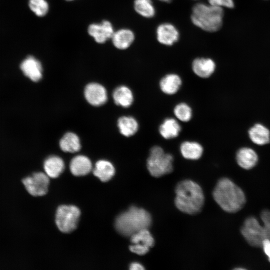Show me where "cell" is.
<instances>
[{
	"mask_svg": "<svg viewBox=\"0 0 270 270\" xmlns=\"http://www.w3.org/2000/svg\"><path fill=\"white\" fill-rule=\"evenodd\" d=\"M130 270H144V268L140 264L134 262L130 264Z\"/></svg>",
	"mask_w": 270,
	"mask_h": 270,
	"instance_id": "obj_33",
	"label": "cell"
},
{
	"mask_svg": "<svg viewBox=\"0 0 270 270\" xmlns=\"http://www.w3.org/2000/svg\"><path fill=\"white\" fill-rule=\"evenodd\" d=\"M182 157L189 160H198L203 154L204 149L201 144L194 140H184L180 145Z\"/></svg>",
	"mask_w": 270,
	"mask_h": 270,
	"instance_id": "obj_17",
	"label": "cell"
},
{
	"mask_svg": "<svg viewBox=\"0 0 270 270\" xmlns=\"http://www.w3.org/2000/svg\"><path fill=\"white\" fill-rule=\"evenodd\" d=\"M44 168L46 174L50 178H56L64 171V164L60 158L52 156L44 160Z\"/></svg>",
	"mask_w": 270,
	"mask_h": 270,
	"instance_id": "obj_24",
	"label": "cell"
},
{
	"mask_svg": "<svg viewBox=\"0 0 270 270\" xmlns=\"http://www.w3.org/2000/svg\"><path fill=\"white\" fill-rule=\"evenodd\" d=\"M30 10L37 16H44L48 11V4L46 0H29Z\"/></svg>",
	"mask_w": 270,
	"mask_h": 270,
	"instance_id": "obj_29",
	"label": "cell"
},
{
	"mask_svg": "<svg viewBox=\"0 0 270 270\" xmlns=\"http://www.w3.org/2000/svg\"><path fill=\"white\" fill-rule=\"evenodd\" d=\"M176 118L184 122H190L192 118V110L191 106L185 102L177 104L173 109Z\"/></svg>",
	"mask_w": 270,
	"mask_h": 270,
	"instance_id": "obj_28",
	"label": "cell"
},
{
	"mask_svg": "<svg viewBox=\"0 0 270 270\" xmlns=\"http://www.w3.org/2000/svg\"><path fill=\"white\" fill-rule=\"evenodd\" d=\"M112 98L114 103L124 108L130 107L134 102V96L132 90L127 86H120L114 91Z\"/></svg>",
	"mask_w": 270,
	"mask_h": 270,
	"instance_id": "obj_20",
	"label": "cell"
},
{
	"mask_svg": "<svg viewBox=\"0 0 270 270\" xmlns=\"http://www.w3.org/2000/svg\"><path fill=\"white\" fill-rule=\"evenodd\" d=\"M173 156L160 146H152L146 160V167L151 176L159 178L173 170Z\"/></svg>",
	"mask_w": 270,
	"mask_h": 270,
	"instance_id": "obj_5",
	"label": "cell"
},
{
	"mask_svg": "<svg viewBox=\"0 0 270 270\" xmlns=\"http://www.w3.org/2000/svg\"><path fill=\"white\" fill-rule=\"evenodd\" d=\"M208 2L211 5L221 8H230L234 6L233 0H208Z\"/></svg>",
	"mask_w": 270,
	"mask_h": 270,
	"instance_id": "obj_30",
	"label": "cell"
},
{
	"mask_svg": "<svg viewBox=\"0 0 270 270\" xmlns=\"http://www.w3.org/2000/svg\"><path fill=\"white\" fill-rule=\"evenodd\" d=\"M135 38L134 32L130 29L121 28L114 32L111 40L118 49L124 50L128 48Z\"/></svg>",
	"mask_w": 270,
	"mask_h": 270,
	"instance_id": "obj_18",
	"label": "cell"
},
{
	"mask_svg": "<svg viewBox=\"0 0 270 270\" xmlns=\"http://www.w3.org/2000/svg\"><path fill=\"white\" fill-rule=\"evenodd\" d=\"M60 146L61 150L65 152H78L81 148L80 138L76 134L68 132L60 139Z\"/></svg>",
	"mask_w": 270,
	"mask_h": 270,
	"instance_id": "obj_26",
	"label": "cell"
},
{
	"mask_svg": "<svg viewBox=\"0 0 270 270\" xmlns=\"http://www.w3.org/2000/svg\"><path fill=\"white\" fill-rule=\"evenodd\" d=\"M70 168L72 174L82 176L88 174L92 168V164L90 159L82 155L76 156L71 160Z\"/></svg>",
	"mask_w": 270,
	"mask_h": 270,
	"instance_id": "obj_21",
	"label": "cell"
},
{
	"mask_svg": "<svg viewBox=\"0 0 270 270\" xmlns=\"http://www.w3.org/2000/svg\"><path fill=\"white\" fill-rule=\"evenodd\" d=\"M160 2H166V3H170L171 2L172 0H158Z\"/></svg>",
	"mask_w": 270,
	"mask_h": 270,
	"instance_id": "obj_34",
	"label": "cell"
},
{
	"mask_svg": "<svg viewBox=\"0 0 270 270\" xmlns=\"http://www.w3.org/2000/svg\"><path fill=\"white\" fill-rule=\"evenodd\" d=\"M135 11L142 16L150 18L156 15V9L152 0H134Z\"/></svg>",
	"mask_w": 270,
	"mask_h": 270,
	"instance_id": "obj_27",
	"label": "cell"
},
{
	"mask_svg": "<svg viewBox=\"0 0 270 270\" xmlns=\"http://www.w3.org/2000/svg\"><path fill=\"white\" fill-rule=\"evenodd\" d=\"M67 0V1H72V0Z\"/></svg>",
	"mask_w": 270,
	"mask_h": 270,
	"instance_id": "obj_35",
	"label": "cell"
},
{
	"mask_svg": "<svg viewBox=\"0 0 270 270\" xmlns=\"http://www.w3.org/2000/svg\"><path fill=\"white\" fill-rule=\"evenodd\" d=\"M20 68L24 74L32 82H38L42 78V64L33 56H29L24 58L20 63Z\"/></svg>",
	"mask_w": 270,
	"mask_h": 270,
	"instance_id": "obj_12",
	"label": "cell"
},
{
	"mask_svg": "<svg viewBox=\"0 0 270 270\" xmlns=\"http://www.w3.org/2000/svg\"><path fill=\"white\" fill-rule=\"evenodd\" d=\"M132 244L130 250L137 254L144 255L154 245V240L148 229L142 230L130 236Z\"/></svg>",
	"mask_w": 270,
	"mask_h": 270,
	"instance_id": "obj_9",
	"label": "cell"
},
{
	"mask_svg": "<svg viewBox=\"0 0 270 270\" xmlns=\"http://www.w3.org/2000/svg\"><path fill=\"white\" fill-rule=\"evenodd\" d=\"M22 182L30 194L38 196L47 193L50 180L46 174L38 172L22 179Z\"/></svg>",
	"mask_w": 270,
	"mask_h": 270,
	"instance_id": "obj_8",
	"label": "cell"
},
{
	"mask_svg": "<svg viewBox=\"0 0 270 270\" xmlns=\"http://www.w3.org/2000/svg\"><path fill=\"white\" fill-rule=\"evenodd\" d=\"M182 84V78L177 74L168 73L159 80L158 86L160 90L164 94L172 96L176 94L180 90Z\"/></svg>",
	"mask_w": 270,
	"mask_h": 270,
	"instance_id": "obj_15",
	"label": "cell"
},
{
	"mask_svg": "<svg viewBox=\"0 0 270 270\" xmlns=\"http://www.w3.org/2000/svg\"><path fill=\"white\" fill-rule=\"evenodd\" d=\"M80 215V210L76 206H60L56 210V224L61 232H70L77 227Z\"/></svg>",
	"mask_w": 270,
	"mask_h": 270,
	"instance_id": "obj_6",
	"label": "cell"
},
{
	"mask_svg": "<svg viewBox=\"0 0 270 270\" xmlns=\"http://www.w3.org/2000/svg\"><path fill=\"white\" fill-rule=\"evenodd\" d=\"M224 14L222 8L198 2L192 8L190 20L194 26L202 30L214 32L222 28Z\"/></svg>",
	"mask_w": 270,
	"mask_h": 270,
	"instance_id": "obj_4",
	"label": "cell"
},
{
	"mask_svg": "<svg viewBox=\"0 0 270 270\" xmlns=\"http://www.w3.org/2000/svg\"><path fill=\"white\" fill-rule=\"evenodd\" d=\"M152 224L150 214L142 208L130 206L116 219L115 227L122 236H130L138 232L148 229Z\"/></svg>",
	"mask_w": 270,
	"mask_h": 270,
	"instance_id": "obj_3",
	"label": "cell"
},
{
	"mask_svg": "<svg viewBox=\"0 0 270 270\" xmlns=\"http://www.w3.org/2000/svg\"><path fill=\"white\" fill-rule=\"evenodd\" d=\"M216 64L210 58L198 57L192 61V70L194 74L202 78H208L214 72Z\"/></svg>",
	"mask_w": 270,
	"mask_h": 270,
	"instance_id": "obj_14",
	"label": "cell"
},
{
	"mask_svg": "<svg viewBox=\"0 0 270 270\" xmlns=\"http://www.w3.org/2000/svg\"><path fill=\"white\" fill-rule=\"evenodd\" d=\"M158 130L163 138L168 140L177 138L182 131V127L177 119L168 117L159 125Z\"/></svg>",
	"mask_w": 270,
	"mask_h": 270,
	"instance_id": "obj_16",
	"label": "cell"
},
{
	"mask_svg": "<svg viewBox=\"0 0 270 270\" xmlns=\"http://www.w3.org/2000/svg\"><path fill=\"white\" fill-rule=\"evenodd\" d=\"M250 140L258 145H265L270 142V131L260 124H255L248 130Z\"/></svg>",
	"mask_w": 270,
	"mask_h": 270,
	"instance_id": "obj_22",
	"label": "cell"
},
{
	"mask_svg": "<svg viewBox=\"0 0 270 270\" xmlns=\"http://www.w3.org/2000/svg\"><path fill=\"white\" fill-rule=\"evenodd\" d=\"M114 173L115 169L112 164L106 160L98 161L93 170L94 174L103 182L110 180Z\"/></svg>",
	"mask_w": 270,
	"mask_h": 270,
	"instance_id": "obj_25",
	"label": "cell"
},
{
	"mask_svg": "<svg viewBox=\"0 0 270 270\" xmlns=\"http://www.w3.org/2000/svg\"><path fill=\"white\" fill-rule=\"evenodd\" d=\"M157 40L162 44L172 46L180 38L178 28L171 23L164 22L159 24L156 29Z\"/></svg>",
	"mask_w": 270,
	"mask_h": 270,
	"instance_id": "obj_10",
	"label": "cell"
},
{
	"mask_svg": "<svg viewBox=\"0 0 270 270\" xmlns=\"http://www.w3.org/2000/svg\"></svg>",
	"mask_w": 270,
	"mask_h": 270,
	"instance_id": "obj_36",
	"label": "cell"
},
{
	"mask_svg": "<svg viewBox=\"0 0 270 270\" xmlns=\"http://www.w3.org/2000/svg\"><path fill=\"white\" fill-rule=\"evenodd\" d=\"M238 164L242 168L250 170L254 167L258 162V156L252 148L244 147L240 148L236 154Z\"/></svg>",
	"mask_w": 270,
	"mask_h": 270,
	"instance_id": "obj_19",
	"label": "cell"
},
{
	"mask_svg": "<svg viewBox=\"0 0 270 270\" xmlns=\"http://www.w3.org/2000/svg\"><path fill=\"white\" fill-rule=\"evenodd\" d=\"M260 217L264 222V226L268 232V240H270V211L263 210L261 213Z\"/></svg>",
	"mask_w": 270,
	"mask_h": 270,
	"instance_id": "obj_31",
	"label": "cell"
},
{
	"mask_svg": "<svg viewBox=\"0 0 270 270\" xmlns=\"http://www.w3.org/2000/svg\"><path fill=\"white\" fill-rule=\"evenodd\" d=\"M88 34L98 44H103L111 39L114 32L111 22L103 20L100 24H92L88 29Z\"/></svg>",
	"mask_w": 270,
	"mask_h": 270,
	"instance_id": "obj_11",
	"label": "cell"
},
{
	"mask_svg": "<svg viewBox=\"0 0 270 270\" xmlns=\"http://www.w3.org/2000/svg\"><path fill=\"white\" fill-rule=\"evenodd\" d=\"M118 126L120 133L126 137L134 136L138 130V120L132 116H122L118 120Z\"/></svg>",
	"mask_w": 270,
	"mask_h": 270,
	"instance_id": "obj_23",
	"label": "cell"
},
{
	"mask_svg": "<svg viewBox=\"0 0 270 270\" xmlns=\"http://www.w3.org/2000/svg\"><path fill=\"white\" fill-rule=\"evenodd\" d=\"M84 94L88 102L94 106H100L107 100V93L105 88L98 83H90L86 86Z\"/></svg>",
	"mask_w": 270,
	"mask_h": 270,
	"instance_id": "obj_13",
	"label": "cell"
},
{
	"mask_svg": "<svg viewBox=\"0 0 270 270\" xmlns=\"http://www.w3.org/2000/svg\"><path fill=\"white\" fill-rule=\"evenodd\" d=\"M262 247L264 253L268 256L270 262V240H265L262 242Z\"/></svg>",
	"mask_w": 270,
	"mask_h": 270,
	"instance_id": "obj_32",
	"label": "cell"
},
{
	"mask_svg": "<svg viewBox=\"0 0 270 270\" xmlns=\"http://www.w3.org/2000/svg\"><path fill=\"white\" fill-rule=\"evenodd\" d=\"M240 231L247 242L252 246L262 247L263 242L268 240L264 226H261L257 219L253 216L245 220Z\"/></svg>",
	"mask_w": 270,
	"mask_h": 270,
	"instance_id": "obj_7",
	"label": "cell"
},
{
	"mask_svg": "<svg viewBox=\"0 0 270 270\" xmlns=\"http://www.w3.org/2000/svg\"><path fill=\"white\" fill-rule=\"evenodd\" d=\"M212 195L220 207L228 212L240 210L246 203V197L242 190L228 178H222L218 180Z\"/></svg>",
	"mask_w": 270,
	"mask_h": 270,
	"instance_id": "obj_2",
	"label": "cell"
},
{
	"mask_svg": "<svg viewBox=\"0 0 270 270\" xmlns=\"http://www.w3.org/2000/svg\"><path fill=\"white\" fill-rule=\"evenodd\" d=\"M175 192V205L180 211L188 214H196L201 211L204 197L197 183L190 180H182L176 186Z\"/></svg>",
	"mask_w": 270,
	"mask_h": 270,
	"instance_id": "obj_1",
	"label": "cell"
}]
</instances>
